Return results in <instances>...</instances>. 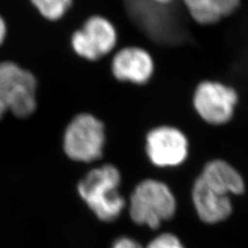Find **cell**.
Instances as JSON below:
<instances>
[{
    "mask_svg": "<svg viewBox=\"0 0 248 248\" xmlns=\"http://www.w3.org/2000/svg\"><path fill=\"white\" fill-rule=\"evenodd\" d=\"M105 143L104 123L91 114H79L65 129L63 149L75 161L91 162L102 157Z\"/></svg>",
    "mask_w": 248,
    "mask_h": 248,
    "instance_id": "obj_5",
    "label": "cell"
},
{
    "mask_svg": "<svg viewBox=\"0 0 248 248\" xmlns=\"http://www.w3.org/2000/svg\"><path fill=\"white\" fill-rule=\"evenodd\" d=\"M190 18L202 26H211L222 18L217 12L212 0H182Z\"/></svg>",
    "mask_w": 248,
    "mask_h": 248,
    "instance_id": "obj_11",
    "label": "cell"
},
{
    "mask_svg": "<svg viewBox=\"0 0 248 248\" xmlns=\"http://www.w3.org/2000/svg\"><path fill=\"white\" fill-rule=\"evenodd\" d=\"M191 199L198 216L205 223H219L232 213V202L229 193L208 184L200 177L193 182Z\"/></svg>",
    "mask_w": 248,
    "mask_h": 248,
    "instance_id": "obj_8",
    "label": "cell"
},
{
    "mask_svg": "<svg viewBox=\"0 0 248 248\" xmlns=\"http://www.w3.org/2000/svg\"><path fill=\"white\" fill-rule=\"evenodd\" d=\"M6 32H7V29H6L5 21L3 20L1 16H0V45L3 44L6 36Z\"/></svg>",
    "mask_w": 248,
    "mask_h": 248,
    "instance_id": "obj_16",
    "label": "cell"
},
{
    "mask_svg": "<svg viewBox=\"0 0 248 248\" xmlns=\"http://www.w3.org/2000/svg\"><path fill=\"white\" fill-rule=\"evenodd\" d=\"M112 72L119 81L143 85L153 76L154 61L146 50L128 46L120 50L113 58Z\"/></svg>",
    "mask_w": 248,
    "mask_h": 248,
    "instance_id": "obj_9",
    "label": "cell"
},
{
    "mask_svg": "<svg viewBox=\"0 0 248 248\" xmlns=\"http://www.w3.org/2000/svg\"><path fill=\"white\" fill-rule=\"evenodd\" d=\"M37 82L32 73L12 61L0 63V119L7 111L26 118L36 108Z\"/></svg>",
    "mask_w": 248,
    "mask_h": 248,
    "instance_id": "obj_3",
    "label": "cell"
},
{
    "mask_svg": "<svg viewBox=\"0 0 248 248\" xmlns=\"http://www.w3.org/2000/svg\"><path fill=\"white\" fill-rule=\"evenodd\" d=\"M121 175L112 165L91 170L78 184V192L98 218L113 221L121 214L125 201L119 193Z\"/></svg>",
    "mask_w": 248,
    "mask_h": 248,
    "instance_id": "obj_1",
    "label": "cell"
},
{
    "mask_svg": "<svg viewBox=\"0 0 248 248\" xmlns=\"http://www.w3.org/2000/svg\"><path fill=\"white\" fill-rule=\"evenodd\" d=\"M239 103L238 90L218 80L201 81L193 90V110L202 121L211 126H224L232 122Z\"/></svg>",
    "mask_w": 248,
    "mask_h": 248,
    "instance_id": "obj_4",
    "label": "cell"
},
{
    "mask_svg": "<svg viewBox=\"0 0 248 248\" xmlns=\"http://www.w3.org/2000/svg\"><path fill=\"white\" fill-rule=\"evenodd\" d=\"M212 2L223 19L239 11L242 0H212Z\"/></svg>",
    "mask_w": 248,
    "mask_h": 248,
    "instance_id": "obj_14",
    "label": "cell"
},
{
    "mask_svg": "<svg viewBox=\"0 0 248 248\" xmlns=\"http://www.w3.org/2000/svg\"><path fill=\"white\" fill-rule=\"evenodd\" d=\"M147 248H185L181 240L170 232H165L154 238Z\"/></svg>",
    "mask_w": 248,
    "mask_h": 248,
    "instance_id": "obj_13",
    "label": "cell"
},
{
    "mask_svg": "<svg viewBox=\"0 0 248 248\" xmlns=\"http://www.w3.org/2000/svg\"><path fill=\"white\" fill-rule=\"evenodd\" d=\"M189 149L187 136L175 126H157L146 137V152L155 167L175 168L183 165L189 156Z\"/></svg>",
    "mask_w": 248,
    "mask_h": 248,
    "instance_id": "obj_6",
    "label": "cell"
},
{
    "mask_svg": "<svg viewBox=\"0 0 248 248\" xmlns=\"http://www.w3.org/2000/svg\"><path fill=\"white\" fill-rule=\"evenodd\" d=\"M113 248H142V246L134 239L120 238L114 243Z\"/></svg>",
    "mask_w": 248,
    "mask_h": 248,
    "instance_id": "obj_15",
    "label": "cell"
},
{
    "mask_svg": "<svg viewBox=\"0 0 248 248\" xmlns=\"http://www.w3.org/2000/svg\"><path fill=\"white\" fill-rule=\"evenodd\" d=\"M198 177L208 184L226 191L231 197L241 196L246 189L242 174L229 161L222 158L207 161Z\"/></svg>",
    "mask_w": 248,
    "mask_h": 248,
    "instance_id": "obj_10",
    "label": "cell"
},
{
    "mask_svg": "<svg viewBox=\"0 0 248 248\" xmlns=\"http://www.w3.org/2000/svg\"><path fill=\"white\" fill-rule=\"evenodd\" d=\"M117 44V31L108 19L93 16L72 36L74 51L82 58L95 61L108 55Z\"/></svg>",
    "mask_w": 248,
    "mask_h": 248,
    "instance_id": "obj_7",
    "label": "cell"
},
{
    "mask_svg": "<svg viewBox=\"0 0 248 248\" xmlns=\"http://www.w3.org/2000/svg\"><path fill=\"white\" fill-rule=\"evenodd\" d=\"M174 193L162 181L147 179L140 182L130 196L129 215L137 224L157 229L175 215Z\"/></svg>",
    "mask_w": 248,
    "mask_h": 248,
    "instance_id": "obj_2",
    "label": "cell"
},
{
    "mask_svg": "<svg viewBox=\"0 0 248 248\" xmlns=\"http://www.w3.org/2000/svg\"><path fill=\"white\" fill-rule=\"evenodd\" d=\"M44 18L50 21L61 19L71 9L73 0H30Z\"/></svg>",
    "mask_w": 248,
    "mask_h": 248,
    "instance_id": "obj_12",
    "label": "cell"
}]
</instances>
